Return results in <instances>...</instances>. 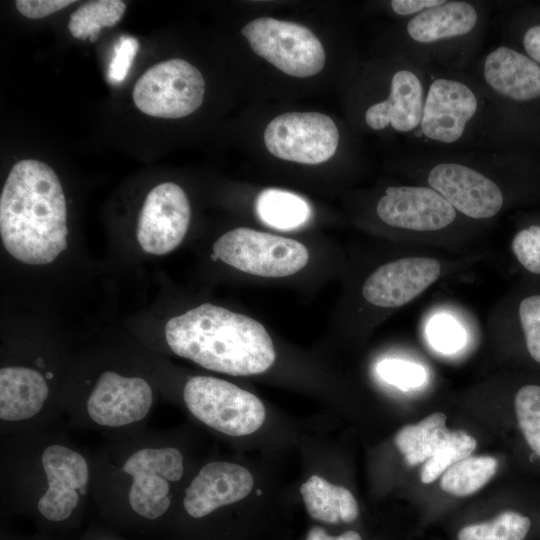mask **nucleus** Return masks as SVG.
<instances>
[{"instance_id":"f257e3e1","label":"nucleus","mask_w":540,"mask_h":540,"mask_svg":"<svg viewBox=\"0 0 540 540\" xmlns=\"http://www.w3.org/2000/svg\"><path fill=\"white\" fill-rule=\"evenodd\" d=\"M92 453L54 428L2 436L1 497L50 523L69 521L91 497Z\"/></svg>"},{"instance_id":"f03ea898","label":"nucleus","mask_w":540,"mask_h":540,"mask_svg":"<svg viewBox=\"0 0 540 540\" xmlns=\"http://www.w3.org/2000/svg\"><path fill=\"white\" fill-rule=\"evenodd\" d=\"M92 458L91 497L103 512L152 522L171 511L186 462L166 437L145 428L110 435Z\"/></svg>"},{"instance_id":"7ed1b4c3","label":"nucleus","mask_w":540,"mask_h":540,"mask_svg":"<svg viewBox=\"0 0 540 540\" xmlns=\"http://www.w3.org/2000/svg\"><path fill=\"white\" fill-rule=\"evenodd\" d=\"M67 207L60 180L41 161L24 159L10 170L0 197L4 248L20 262L43 265L67 247Z\"/></svg>"},{"instance_id":"20e7f679","label":"nucleus","mask_w":540,"mask_h":540,"mask_svg":"<svg viewBox=\"0 0 540 540\" xmlns=\"http://www.w3.org/2000/svg\"><path fill=\"white\" fill-rule=\"evenodd\" d=\"M164 332L173 353L219 373L256 375L276 359L273 341L261 323L210 303L171 318Z\"/></svg>"},{"instance_id":"39448f33","label":"nucleus","mask_w":540,"mask_h":540,"mask_svg":"<svg viewBox=\"0 0 540 540\" xmlns=\"http://www.w3.org/2000/svg\"><path fill=\"white\" fill-rule=\"evenodd\" d=\"M155 403L149 381L138 375L114 370L101 372L80 403L63 410L75 427L107 436L143 429Z\"/></svg>"},{"instance_id":"423d86ee","label":"nucleus","mask_w":540,"mask_h":540,"mask_svg":"<svg viewBox=\"0 0 540 540\" xmlns=\"http://www.w3.org/2000/svg\"><path fill=\"white\" fill-rule=\"evenodd\" d=\"M183 402L190 414L206 427L230 437L256 432L266 409L254 394L212 376H194L184 385Z\"/></svg>"},{"instance_id":"0eeeda50","label":"nucleus","mask_w":540,"mask_h":540,"mask_svg":"<svg viewBox=\"0 0 540 540\" xmlns=\"http://www.w3.org/2000/svg\"><path fill=\"white\" fill-rule=\"evenodd\" d=\"M213 252L224 263L262 277L293 275L309 260V252L302 243L244 227L219 237Z\"/></svg>"},{"instance_id":"6e6552de","label":"nucleus","mask_w":540,"mask_h":540,"mask_svg":"<svg viewBox=\"0 0 540 540\" xmlns=\"http://www.w3.org/2000/svg\"><path fill=\"white\" fill-rule=\"evenodd\" d=\"M241 32L257 55L290 76H313L324 67L321 42L301 24L261 17L248 22Z\"/></svg>"},{"instance_id":"1a4fd4ad","label":"nucleus","mask_w":540,"mask_h":540,"mask_svg":"<svg viewBox=\"0 0 540 540\" xmlns=\"http://www.w3.org/2000/svg\"><path fill=\"white\" fill-rule=\"evenodd\" d=\"M204 94L201 72L186 60L175 58L151 66L139 77L133 101L149 116L175 119L196 111Z\"/></svg>"},{"instance_id":"9d476101","label":"nucleus","mask_w":540,"mask_h":540,"mask_svg":"<svg viewBox=\"0 0 540 540\" xmlns=\"http://www.w3.org/2000/svg\"><path fill=\"white\" fill-rule=\"evenodd\" d=\"M264 142L274 156L301 164H319L330 159L339 144L334 121L318 112H289L267 125Z\"/></svg>"},{"instance_id":"9b49d317","label":"nucleus","mask_w":540,"mask_h":540,"mask_svg":"<svg viewBox=\"0 0 540 540\" xmlns=\"http://www.w3.org/2000/svg\"><path fill=\"white\" fill-rule=\"evenodd\" d=\"M479 111V95L469 84L440 76L427 86L419 130L432 142L451 145L463 139Z\"/></svg>"},{"instance_id":"f8f14e48","label":"nucleus","mask_w":540,"mask_h":540,"mask_svg":"<svg viewBox=\"0 0 540 540\" xmlns=\"http://www.w3.org/2000/svg\"><path fill=\"white\" fill-rule=\"evenodd\" d=\"M254 478L244 466L229 461L203 464L184 488L180 507L188 520L211 519L251 493Z\"/></svg>"},{"instance_id":"ddd939ff","label":"nucleus","mask_w":540,"mask_h":540,"mask_svg":"<svg viewBox=\"0 0 540 540\" xmlns=\"http://www.w3.org/2000/svg\"><path fill=\"white\" fill-rule=\"evenodd\" d=\"M190 204L184 190L173 182L155 186L139 214L137 239L150 254L164 255L183 240L190 222Z\"/></svg>"},{"instance_id":"4468645a","label":"nucleus","mask_w":540,"mask_h":540,"mask_svg":"<svg viewBox=\"0 0 540 540\" xmlns=\"http://www.w3.org/2000/svg\"><path fill=\"white\" fill-rule=\"evenodd\" d=\"M428 186L450 205L472 219H489L500 212L504 196L500 187L482 172L459 162L443 161L427 174Z\"/></svg>"},{"instance_id":"2eb2a0df","label":"nucleus","mask_w":540,"mask_h":540,"mask_svg":"<svg viewBox=\"0 0 540 540\" xmlns=\"http://www.w3.org/2000/svg\"><path fill=\"white\" fill-rule=\"evenodd\" d=\"M378 217L387 225L417 232L448 227L457 211L429 186H392L379 199Z\"/></svg>"},{"instance_id":"dca6fc26","label":"nucleus","mask_w":540,"mask_h":540,"mask_svg":"<svg viewBox=\"0 0 540 540\" xmlns=\"http://www.w3.org/2000/svg\"><path fill=\"white\" fill-rule=\"evenodd\" d=\"M441 274L440 262L431 257L397 259L377 268L365 280L362 295L367 302L383 308L403 306L435 283Z\"/></svg>"},{"instance_id":"f3484780","label":"nucleus","mask_w":540,"mask_h":540,"mask_svg":"<svg viewBox=\"0 0 540 540\" xmlns=\"http://www.w3.org/2000/svg\"><path fill=\"white\" fill-rule=\"evenodd\" d=\"M426 91L423 78L414 68L397 70L391 78L387 98L366 110V124L373 130L390 125L401 133L419 129Z\"/></svg>"},{"instance_id":"a211bd4d","label":"nucleus","mask_w":540,"mask_h":540,"mask_svg":"<svg viewBox=\"0 0 540 540\" xmlns=\"http://www.w3.org/2000/svg\"><path fill=\"white\" fill-rule=\"evenodd\" d=\"M482 79L495 97L513 102L540 98V65L513 48L499 46L482 64Z\"/></svg>"},{"instance_id":"6ab92c4d","label":"nucleus","mask_w":540,"mask_h":540,"mask_svg":"<svg viewBox=\"0 0 540 540\" xmlns=\"http://www.w3.org/2000/svg\"><path fill=\"white\" fill-rule=\"evenodd\" d=\"M478 22L479 12L472 3L444 0L442 4L411 17L406 32L414 43L433 45L471 34Z\"/></svg>"},{"instance_id":"aec40b11","label":"nucleus","mask_w":540,"mask_h":540,"mask_svg":"<svg viewBox=\"0 0 540 540\" xmlns=\"http://www.w3.org/2000/svg\"><path fill=\"white\" fill-rule=\"evenodd\" d=\"M308 515L323 524H351L359 516L354 495L345 487L330 483L319 475L310 476L300 487Z\"/></svg>"},{"instance_id":"412c9836","label":"nucleus","mask_w":540,"mask_h":540,"mask_svg":"<svg viewBox=\"0 0 540 540\" xmlns=\"http://www.w3.org/2000/svg\"><path fill=\"white\" fill-rule=\"evenodd\" d=\"M452 431L446 426V415L435 412L417 424L402 427L394 437L397 449L411 465L424 463L450 440Z\"/></svg>"},{"instance_id":"4be33fe9","label":"nucleus","mask_w":540,"mask_h":540,"mask_svg":"<svg viewBox=\"0 0 540 540\" xmlns=\"http://www.w3.org/2000/svg\"><path fill=\"white\" fill-rule=\"evenodd\" d=\"M255 209L264 224L283 231L299 228L311 217V207L303 197L276 188L263 190Z\"/></svg>"},{"instance_id":"5701e85b","label":"nucleus","mask_w":540,"mask_h":540,"mask_svg":"<svg viewBox=\"0 0 540 540\" xmlns=\"http://www.w3.org/2000/svg\"><path fill=\"white\" fill-rule=\"evenodd\" d=\"M498 462L491 456H469L449 467L441 476V489L465 497L480 490L495 475Z\"/></svg>"},{"instance_id":"b1692460","label":"nucleus","mask_w":540,"mask_h":540,"mask_svg":"<svg viewBox=\"0 0 540 540\" xmlns=\"http://www.w3.org/2000/svg\"><path fill=\"white\" fill-rule=\"evenodd\" d=\"M125 10L126 4L120 0L89 1L71 14L68 30L74 38L95 42L101 29L117 24Z\"/></svg>"},{"instance_id":"393cba45","label":"nucleus","mask_w":540,"mask_h":540,"mask_svg":"<svg viewBox=\"0 0 540 540\" xmlns=\"http://www.w3.org/2000/svg\"><path fill=\"white\" fill-rule=\"evenodd\" d=\"M531 521L515 511H504L492 521L471 524L458 532V540H524Z\"/></svg>"},{"instance_id":"a878e982","label":"nucleus","mask_w":540,"mask_h":540,"mask_svg":"<svg viewBox=\"0 0 540 540\" xmlns=\"http://www.w3.org/2000/svg\"><path fill=\"white\" fill-rule=\"evenodd\" d=\"M476 439L463 430H453L449 442L424 462L420 478L425 484L434 482L453 464L471 456Z\"/></svg>"},{"instance_id":"bb28decb","label":"nucleus","mask_w":540,"mask_h":540,"mask_svg":"<svg viewBox=\"0 0 540 540\" xmlns=\"http://www.w3.org/2000/svg\"><path fill=\"white\" fill-rule=\"evenodd\" d=\"M519 427L533 452L540 457V386L526 385L515 395Z\"/></svg>"},{"instance_id":"cd10ccee","label":"nucleus","mask_w":540,"mask_h":540,"mask_svg":"<svg viewBox=\"0 0 540 540\" xmlns=\"http://www.w3.org/2000/svg\"><path fill=\"white\" fill-rule=\"evenodd\" d=\"M376 370L384 381L402 390L418 387L426 378L422 366L400 359H384L377 364Z\"/></svg>"},{"instance_id":"c85d7f7f","label":"nucleus","mask_w":540,"mask_h":540,"mask_svg":"<svg viewBox=\"0 0 540 540\" xmlns=\"http://www.w3.org/2000/svg\"><path fill=\"white\" fill-rule=\"evenodd\" d=\"M427 333L432 346L444 353L460 349L465 341L463 328L450 316L434 317L428 325Z\"/></svg>"},{"instance_id":"c756f323","label":"nucleus","mask_w":540,"mask_h":540,"mask_svg":"<svg viewBox=\"0 0 540 540\" xmlns=\"http://www.w3.org/2000/svg\"><path fill=\"white\" fill-rule=\"evenodd\" d=\"M518 313L527 350L540 364V294L525 297L519 304Z\"/></svg>"},{"instance_id":"7c9ffc66","label":"nucleus","mask_w":540,"mask_h":540,"mask_svg":"<svg viewBox=\"0 0 540 540\" xmlns=\"http://www.w3.org/2000/svg\"><path fill=\"white\" fill-rule=\"evenodd\" d=\"M512 251L529 272L540 275V226L531 225L513 237Z\"/></svg>"},{"instance_id":"2f4dec72","label":"nucleus","mask_w":540,"mask_h":540,"mask_svg":"<svg viewBox=\"0 0 540 540\" xmlns=\"http://www.w3.org/2000/svg\"><path fill=\"white\" fill-rule=\"evenodd\" d=\"M138 48L139 43L136 38L128 35L119 38L108 66L107 79L111 84H119L125 80Z\"/></svg>"},{"instance_id":"473e14b6","label":"nucleus","mask_w":540,"mask_h":540,"mask_svg":"<svg viewBox=\"0 0 540 540\" xmlns=\"http://www.w3.org/2000/svg\"><path fill=\"white\" fill-rule=\"evenodd\" d=\"M74 2V0H17L15 5L23 16L30 19H40Z\"/></svg>"},{"instance_id":"72a5a7b5","label":"nucleus","mask_w":540,"mask_h":540,"mask_svg":"<svg viewBox=\"0 0 540 540\" xmlns=\"http://www.w3.org/2000/svg\"><path fill=\"white\" fill-rule=\"evenodd\" d=\"M444 0H392L393 12L401 16H416L419 13L442 4Z\"/></svg>"},{"instance_id":"f704fd0d","label":"nucleus","mask_w":540,"mask_h":540,"mask_svg":"<svg viewBox=\"0 0 540 540\" xmlns=\"http://www.w3.org/2000/svg\"><path fill=\"white\" fill-rule=\"evenodd\" d=\"M304 540H363L361 535L354 530H347L339 535H332L319 525L312 526Z\"/></svg>"},{"instance_id":"c9c22d12","label":"nucleus","mask_w":540,"mask_h":540,"mask_svg":"<svg viewBox=\"0 0 540 540\" xmlns=\"http://www.w3.org/2000/svg\"><path fill=\"white\" fill-rule=\"evenodd\" d=\"M522 42L526 55L540 65V24L528 28Z\"/></svg>"}]
</instances>
